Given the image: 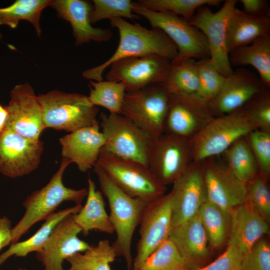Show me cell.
<instances>
[{
    "instance_id": "obj_1",
    "label": "cell",
    "mask_w": 270,
    "mask_h": 270,
    "mask_svg": "<svg viewBox=\"0 0 270 270\" xmlns=\"http://www.w3.org/2000/svg\"><path fill=\"white\" fill-rule=\"evenodd\" d=\"M112 27L116 28L120 40L113 54L99 66L83 72L82 76L96 82L103 80L105 70L113 62L125 58L156 54L172 62L176 57L178 50L172 41L162 30L148 29L140 24H131L122 18L110 20Z\"/></svg>"
},
{
    "instance_id": "obj_2",
    "label": "cell",
    "mask_w": 270,
    "mask_h": 270,
    "mask_svg": "<svg viewBox=\"0 0 270 270\" xmlns=\"http://www.w3.org/2000/svg\"><path fill=\"white\" fill-rule=\"evenodd\" d=\"M94 167L102 192L108 199L110 210L109 216L116 235L112 246L117 256L124 258L128 270H132V236L148 204L124 192L97 163Z\"/></svg>"
},
{
    "instance_id": "obj_3",
    "label": "cell",
    "mask_w": 270,
    "mask_h": 270,
    "mask_svg": "<svg viewBox=\"0 0 270 270\" xmlns=\"http://www.w3.org/2000/svg\"><path fill=\"white\" fill-rule=\"evenodd\" d=\"M71 163L70 160L62 157L58 170L46 185L26 198L22 204L25 209L24 214L12 229L11 244L18 242L34 224L46 219L54 212L62 202L70 201L79 204L87 196L86 188L74 190L64 184V172Z\"/></svg>"
},
{
    "instance_id": "obj_4",
    "label": "cell",
    "mask_w": 270,
    "mask_h": 270,
    "mask_svg": "<svg viewBox=\"0 0 270 270\" xmlns=\"http://www.w3.org/2000/svg\"><path fill=\"white\" fill-rule=\"evenodd\" d=\"M38 99L46 128L72 132L100 124L97 120L99 109L88 96L53 90L40 94Z\"/></svg>"
},
{
    "instance_id": "obj_5",
    "label": "cell",
    "mask_w": 270,
    "mask_h": 270,
    "mask_svg": "<svg viewBox=\"0 0 270 270\" xmlns=\"http://www.w3.org/2000/svg\"><path fill=\"white\" fill-rule=\"evenodd\" d=\"M256 129L242 108L214 117L190 140L192 161L220 156L236 141Z\"/></svg>"
},
{
    "instance_id": "obj_6",
    "label": "cell",
    "mask_w": 270,
    "mask_h": 270,
    "mask_svg": "<svg viewBox=\"0 0 270 270\" xmlns=\"http://www.w3.org/2000/svg\"><path fill=\"white\" fill-rule=\"evenodd\" d=\"M133 12L146 19L152 28L163 31L176 45L178 54L171 62L179 64L190 59L210 58L207 40L198 28L172 12L154 11L134 2Z\"/></svg>"
},
{
    "instance_id": "obj_7",
    "label": "cell",
    "mask_w": 270,
    "mask_h": 270,
    "mask_svg": "<svg viewBox=\"0 0 270 270\" xmlns=\"http://www.w3.org/2000/svg\"><path fill=\"white\" fill-rule=\"evenodd\" d=\"M96 163L124 192L146 204L162 196L166 190L149 168L138 162L100 152Z\"/></svg>"
},
{
    "instance_id": "obj_8",
    "label": "cell",
    "mask_w": 270,
    "mask_h": 270,
    "mask_svg": "<svg viewBox=\"0 0 270 270\" xmlns=\"http://www.w3.org/2000/svg\"><path fill=\"white\" fill-rule=\"evenodd\" d=\"M170 96L164 83L126 92L121 114L138 126L152 140L154 139L164 133Z\"/></svg>"
},
{
    "instance_id": "obj_9",
    "label": "cell",
    "mask_w": 270,
    "mask_h": 270,
    "mask_svg": "<svg viewBox=\"0 0 270 270\" xmlns=\"http://www.w3.org/2000/svg\"><path fill=\"white\" fill-rule=\"evenodd\" d=\"M100 128L105 138L100 152L138 162L148 168L152 139L121 114H101Z\"/></svg>"
},
{
    "instance_id": "obj_10",
    "label": "cell",
    "mask_w": 270,
    "mask_h": 270,
    "mask_svg": "<svg viewBox=\"0 0 270 270\" xmlns=\"http://www.w3.org/2000/svg\"><path fill=\"white\" fill-rule=\"evenodd\" d=\"M236 0H226L220 9L214 12L207 6L198 8L189 20L204 35L210 50V62L224 77L233 72L226 48V26L236 7Z\"/></svg>"
},
{
    "instance_id": "obj_11",
    "label": "cell",
    "mask_w": 270,
    "mask_h": 270,
    "mask_svg": "<svg viewBox=\"0 0 270 270\" xmlns=\"http://www.w3.org/2000/svg\"><path fill=\"white\" fill-rule=\"evenodd\" d=\"M192 162L190 140L163 133L151 140L148 168L164 185L174 184Z\"/></svg>"
},
{
    "instance_id": "obj_12",
    "label": "cell",
    "mask_w": 270,
    "mask_h": 270,
    "mask_svg": "<svg viewBox=\"0 0 270 270\" xmlns=\"http://www.w3.org/2000/svg\"><path fill=\"white\" fill-rule=\"evenodd\" d=\"M171 61L156 54L130 57L110 65L106 80L122 82L126 92H133L150 84L164 83Z\"/></svg>"
},
{
    "instance_id": "obj_13",
    "label": "cell",
    "mask_w": 270,
    "mask_h": 270,
    "mask_svg": "<svg viewBox=\"0 0 270 270\" xmlns=\"http://www.w3.org/2000/svg\"><path fill=\"white\" fill-rule=\"evenodd\" d=\"M139 224L140 238L132 270H137L145 260L169 238L172 228L170 192L146 205Z\"/></svg>"
},
{
    "instance_id": "obj_14",
    "label": "cell",
    "mask_w": 270,
    "mask_h": 270,
    "mask_svg": "<svg viewBox=\"0 0 270 270\" xmlns=\"http://www.w3.org/2000/svg\"><path fill=\"white\" fill-rule=\"evenodd\" d=\"M214 117L208 103L196 94H171L164 133L190 140Z\"/></svg>"
},
{
    "instance_id": "obj_15",
    "label": "cell",
    "mask_w": 270,
    "mask_h": 270,
    "mask_svg": "<svg viewBox=\"0 0 270 270\" xmlns=\"http://www.w3.org/2000/svg\"><path fill=\"white\" fill-rule=\"evenodd\" d=\"M205 160L192 161L174 183L170 192L172 226L188 220L207 200L204 182Z\"/></svg>"
},
{
    "instance_id": "obj_16",
    "label": "cell",
    "mask_w": 270,
    "mask_h": 270,
    "mask_svg": "<svg viewBox=\"0 0 270 270\" xmlns=\"http://www.w3.org/2000/svg\"><path fill=\"white\" fill-rule=\"evenodd\" d=\"M204 178L208 200L228 214L246 202V184L219 156L205 160Z\"/></svg>"
},
{
    "instance_id": "obj_17",
    "label": "cell",
    "mask_w": 270,
    "mask_h": 270,
    "mask_svg": "<svg viewBox=\"0 0 270 270\" xmlns=\"http://www.w3.org/2000/svg\"><path fill=\"white\" fill-rule=\"evenodd\" d=\"M10 95V102L6 107L8 116L4 128L26 138L39 140L46 127L38 96L32 86L28 82L16 85Z\"/></svg>"
},
{
    "instance_id": "obj_18",
    "label": "cell",
    "mask_w": 270,
    "mask_h": 270,
    "mask_svg": "<svg viewBox=\"0 0 270 270\" xmlns=\"http://www.w3.org/2000/svg\"><path fill=\"white\" fill-rule=\"evenodd\" d=\"M43 148L40 140L4 128L0 136V172L12 178L29 174L38 167Z\"/></svg>"
},
{
    "instance_id": "obj_19",
    "label": "cell",
    "mask_w": 270,
    "mask_h": 270,
    "mask_svg": "<svg viewBox=\"0 0 270 270\" xmlns=\"http://www.w3.org/2000/svg\"><path fill=\"white\" fill-rule=\"evenodd\" d=\"M74 214L63 218L52 230L36 256L44 266V270H64L63 262L77 252L86 250L90 245L78 237L82 232L74 220Z\"/></svg>"
},
{
    "instance_id": "obj_20",
    "label": "cell",
    "mask_w": 270,
    "mask_h": 270,
    "mask_svg": "<svg viewBox=\"0 0 270 270\" xmlns=\"http://www.w3.org/2000/svg\"><path fill=\"white\" fill-rule=\"evenodd\" d=\"M264 87L254 73L239 68L226 77L218 94L208 102L210 110L218 116L240 109Z\"/></svg>"
},
{
    "instance_id": "obj_21",
    "label": "cell",
    "mask_w": 270,
    "mask_h": 270,
    "mask_svg": "<svg viewBox=\"0 0 270 270\" xmlns=\"http://www.w3.org/2000/svg\"><path fill=\"white\" fill-rule=\"evenodd\" d=\"M58 15L70 24L75 44L80 46L90 41L106 42L112 37L109 28H94L90 21L91 3L84 0H54L50 5Z\"/></svg>"
},
{
    "instance_id": "obj_22",
    "label": "cell",
    "mask_w": 270,
    "mask_h": 270,
    "mask_svg": "<svg viewBox=\"0 0 270 270\" xmlns=\"http://www.w3.org/2000/svg\"><path fill=\"white\" fill-rule=\"evenodd\" d=\"M63 158L75 163L86 172L97 162L105 138L100 124L80 129L60 139Z\"/></svg>"
},
{
    "instance_id": "obj_23",
    "label": "cell",
    "mask_w": 270,
    "mask_h": 270,
    "mask_svg": "<svg viewBox=\"0 0 270 270\" xmlns=\"http://www.w3.org/2000/svg\"><path fill=\"white\" fill-rule=\"evenodd\" d=\"M228 246L248 252L268 232V222L249 203L240 205L232 212Z\"/></svg>"
},
{
    "instance_id": "obj_24",
    "label": "cell",
    "mask_w": 270,
    "mask_h": 270,
    "mask_svg": "<svg viewBox=\"0 0 270 270\" xmlns=\"http://www.w3.org/2000/svg\"><path fill=\"white\" fill-rule=\"evenodd\" d=\"M169 238L192 270L208 256L206 233L198 213L184 222L172 226Z\"/></svg>"
},
{
    "instance_id": "obj_25",
    "label": "cell",
    "mask_w": 270,
    "mask_h": 270,
    "mask_svg": "<svg viewBox=\"0 0 270 270\" xmlns=\"http://www.w3.org/2000/svg\"><path fill=\"white\" fill-rule=\"evenodd\" d=\"M270 34V18L252 16L236 7L226 26L227 50L230 52L252 43L260 36Z\"/></svg>"
},
{
    "instance_id": "obj_26",
    "label": "cell",
    "mask_w": 270,
    "mask_h": 270,
    "mask_svg": "<svg viewBox=\"0 0 270 270\" xmlns=\"http://www.w3.org/2000/svg\"><path fill=\"white\" fill-rule=\"evenodd\" d=\"M88 182L86 203L78 213L74 214V221L85 235L92 230L112 234L114 230L105 209L102 193L96 190L91 178H88Z\"/></svg>"
},
{
    "instance_id": "obj_27",
    "label": "cell",
    "mask_w": 270,
    "mask_h": 270,
    "mask_svg": "<svg viewBox=\"0 0 270 270\" xmlns=\"http://www.w3.org/2000/svg\"><path fill=\"white\" fill-rule=\"evenodd\" d=\"M229 60L232 66H253L262 84L270 87V34L232 50L229 52Z\"/></svg>"
},
{
    "instance_id": "obj_28",
    "label": "cell",
    "mask_w": 270,
    "mask_h": 270,
    "mask_svg": "<svg viewBox=\"0 0 270 270\" xmlns=\"http://www.w3.org/2000/svg\"><path fill=\"white\" fill-rule=\"evenodd\" d=\"M81 204L54 212L45 220L44 222L29 238L11 244L10 248L0 254V265L12 256H26L28 254L40 251L50 236L56 226L65 217L78 213L82 209Z\"/></svg>"
},
{
    "instance_id": "obj_29",
    "label": "cell",
    "mask_w": 270,
    "mask_h": 270,
    "mask_svg": "<svg viewBox=\"0 0 270 270\" xmlns=\"http://www.w3.org/2000/svg\"><path fill=\"white\" fill-rule=\"evenodd\" d=\"M221 155L234 174L246 184L259 173L256 160L246 136L236 141Z\"/></svg>"
},
{
    "instance_id": "obj_30",
    "label": "cell",
    "mask_w": 270,
    "mask_h": 270,
    "mask_svg": "<svg viewBox=\"0 0 270 270\" xmlns=\"http://www.w3.org/2000/svg\"><path fill=\"white\" fill-rule=\"evenodd\" d=\"M52 3V0H16L7 7L0 8V26L15 28L20 20H26L32 24L38 36L40 38L41 12Z\"/></svg>"
},
{
    "instance_id": "obj_31",
    "label": "cell",
    "mask_w": 270,
    "mask_h": 270,
    "mask_svg": "<svg viewBox=\"0 0 270 270\" xmlns=\"http://www.w3.org/2000/svg\"><path fill=\"white\" fill-rule=\"evenodd\" d=\"M82 252L76 253L66 259L70 264L68 270H111L110 264L117 256L108 240H100Z\"/></svg>"
},
{
    "instance_id": "obj_32",
    "label": "cell",
    "mask_w": 270,
    "mask_h": 270,
    "mask_svg": "<svg viewBox=\"0 0 270 270\" xmlns=\"http://www.w3.org/2000/svg\"><path fill=\"white\" fill-rule=\"evenodd\" d=\"M89 87L90 92L88 98L94 106L104 107L111 114H122L126 92V86L122 82L90 80Z\"/></svg>"
},
{
    "instance_id": "obj_33",
    "label": "cell",
    "mask_w": 270,
    "mask_h": 270,
    "mask_svg": "<svg viewBox=\"0 0 270 270\" xmlns=\"http://www.w3.org/2000/svg\"><path fill=\"white\" fill-rule=\"evenodd\" d=\"M198 214L210 245L215 248L220 246L226 237L230 214L208 199L200 206Z\"/></svg>"
},
{
    "instance_id": "obj_34",
    "label": "cell",
    "mask_w": 270,
    "mask_h": 270,
    "mask_svg": "<svg viewBox=\"0 0 270 270\" xmlns=\"http://www.w3.org/2000/svg\"><path fill=\"white\" fill-rule=\"evenodd\" d=\"M165 86L172 94H195L198 84L197 60L190 59L172 64Z\"/></svg>"
},
{
    "instance_id": "obj_35",
    "label": "cell",
    "mask_w": 270,
    "mask_h": 270,
    "mask_svg": "<svg viewBox=\"0 0 270 270\" xmlns=\"http://www.w3.org/2000/svg\"><path fill=\"white\" fill-rule=\"evenodd\" d=\"M137 270H192V268L168 238L145 260Z\"/></svg>"
},
{
    "instance_id": "obj_36",
    "label": "cell",
    "mask_w": 270,
    "mask_h": 270,
    "mask_svg": "<svg viewBox=\"0 0 270 270\" xmlns=\"http://www.w3.org/2000/svg\"><path fill=\"white\" fill-rule=\"evenodd\" d=\"M220 0H140L137 3L156 12H172L189 21L203 6H218Z\"/></svg>"
},
{
    "instance_id": "obj_37",
    "label": "cell",
    "mask_w": 270,
    "mask_h": 270,
    "mask_svg": "<svg viewBox=\"0 0 270 270\" xmlns=\"http://www.w3.org/2000/svg\"><path fill=\"white\" fill-rule=\"evenodd\" d=\"M197 66L198 84L195 94L208 102L218 94L226 77L210 62L209 58L198 60Z\"/></svg>"
},
{
    "instance_id": "obj_38",
    "label": "cell",
    "mask_w": 270,
    "mask_h": 270,
    "mask_svg": "<svg viewBox=\"0 0 270 270\" xmlns=\"http://www.w3.org/2000/svg\"><path fill=\"white\" fill-rule=\"evenodd\" d=\"M90 14L91 24L102 20L114 18H128L132 20L141 17L133 12V4L130 0H94Z\"/></svg>"
},
{
    "instance_id": "obj_39",
    "label": "cell",
    "mask_w": 270,
    "mask_h": 270,
    "mask_svg": "<svg viewBox=\"0 0 270 270\" xmlns=\"http://www.w3.org/2000/svg\"><path fill=\"white\" fill-rule=\"evenodd\" d=\"M258 129L270 132V92L264 87L254 96L242 107Z\"/></svg>"
},
{
    "instance_id": "obj_40",
    "label": "cell",
    "mask_w": 270,
    "mask_h": 270,
    "mask_svg": "<svg viewBox=\"0 0 270 270\" xmlns=\"http://www.w3.org/2000/svg\"><path fill=\"white\" fill-rule=\"evenodd\" d=\"M246 138L256 160L260 174L267 180L270 174V132L256 129Z\"/></svg>"
},
{
    "instance_id": "obj_41",
    "label": "cell",
    "mask_w": 270,
    "mask_h": 270,
    "mask_svg": "<svg viewBox=\"0 0 270 270\" xmlns=\"http://www.w3.org/2000/svg\"><path fill=\"white\" fill-rule=\"evenodd\" d=\"M246 186V202L268 222L270 216V192L267 180L258 173Z\"/></svg>"
},
{
    "instance_id": "obj_42",
    "label": "cell",
    "mask_w": 270,
    "mask_h": 270,
    "mask_svg": "<svg viewBox=\"0 0 270 270\" xmlns=\"http://www.w3.org/2000/svg\"><path fill=\"white\" fill-rule=\"evenodd\" d=\"M240 270H270V247L266 240L258 241L244 254Z\"/></svg>"
},
{
    "instance_id": "obj_43",
    "label": "cell",
    "mask_w": 270,
    "mask_h": 270,
    "mask_svg": "<svg viewBox=\"0 0 270 270\" xmlns=\"http://www.w3.org/2000/svg\"><path fill=\"white\" fill-rule=\"evenodd\" d=\"M244 254L238 248L228 246L220 256L209 264L192 270H240Z\"/></svg>"
},
{
    "instance_id": "obj_44",
    "label": "cell",
    "mask_w": 270,
    "mask_h": 270,
    "mask_svg": "<svg viewBox=\"0 0 270 270\" xmlns=\"http://www.w3.org/2000/svg\"><path fill=\"white\" fill-rule=\"evenodd\" d=\"M242 11L246 14L257 17H268L270 9L266 0H240Z\"/></svg>"
},
{
    "instance_id": "obj_45",
    "label": "cell",
    "mask_w": 270,
    "mask_h": 270,
    "mask_svg": "<svg viewBox=\"0 0 270 270\" xmlns=\"http://www.w3.org/2000/svg\"><path fill=\"white\" fill-rule=\"evenodd\" d=\"M11 221L6 216L0 217V251L11 244Z\"/></svg>"
},
{
    "instance_id": "obj_46",
    "label": "cell",
    "mask_w": 270,
    "mask_h": 270,
    "mask_svg": "<svg viewBox=\"0 0 270 270\" xmlns=\"http://www.w3.org/2000/svg\"><path fill=\"white\" fill-rule=\"evenodd\" d=\"M8 116V112L6 108L0 105V136L4 130Z\"/></svg>"
},
{
    "instance_id": "obj_47",
    "label": "cell",
    "mask_w": 270,
    "mask_h": 270,
    "mask_svg": "<svg viewBox=\"0 0 270 270\" xmlns=\"http://www.w3.org/2000/svg\"><path fill=\"white\" fill-rule=\"evenodd\" d=\"M2 33L0 32V40L2 39Z\"/></svg>"
},
{
    "instance_id": "obj_48",
    "label": "cell",
    "mask_w": 270,
    "mask_h": 270,
    "mask_svg": "<svg viewBox=\"0 0 270 270\" xmlns=\"http://www.w3.org/2000/svg\"><path fill=\"white\" fill-rule=\"evenodd\" d=\"M17 270H28L26 269V268H18V269Z\"/></svg>"
}]
</instances>
